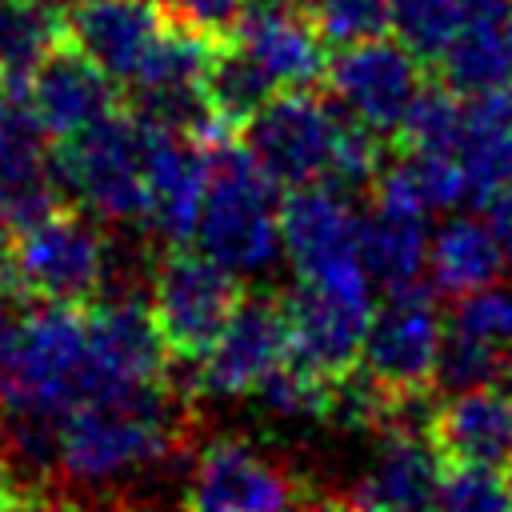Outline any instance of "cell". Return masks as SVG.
Returning a JSON list of instances; mask_svg holds the SVG:
<instances>
[{
	"label": "cell",
	"instance_id": "f35d334b",
	"mask_svg": "<svg viewBox=\"0 0 512 512\" xmlns=\"http://www.w3.org/2000/svg\"><path fill=\"white\" fill-rule=\"evenodd\" d=\"M8 96H12V84H8V76L0 72V108H4V100H8Z\"/></svg>",
	"mask_w": 512,
	"mask_h": 512
},
{
	"label": "cell",
	"instance_id": "5b68a950",
	"mask_svg": "<svg viewBox=\"0 0 512 512\" xmlns=\"http://www.w3.org/2000/svg\"><path fill=\"white\" fill-rule=\"evenodd\" d=\"M112 272V244L100 220L80 208H56L48 220L12 236L4 284L24 300L92 304L104 296Z\"/></svg>",
	"mask_w": 512,
	"mask_h": 512
},
{
	"label": "cell",
	"instance_id": "836d02e7",
	"mask_svg": "<svg viewBox=\"0 0 512 512\" xmlns=\"http://www.w3.org/2000/svg\"><path fill=\"white\" fill-rule=\"evenodd\" d=\"M484 208H488V220H492V228H496V236H500L508 260H512V184L500 188Z\"/></svg>",
	"mask_w": 512,
	"mask_h": 512
},
{
	"label": "cell",
	"instance_id": "7402d4cb",
	"mask_svg": "<svg viewBox=\"0 0 512 512\" xmlns=\"http://www.w3.org/2000/svg\"><path fill=\"white\" fill-rule=\"evenodd\" d=\"M428 232H424V212L376 204L360 220V256L368 264V276L384 288H404L416 284L420 272L428 268Z\"/></svg>",
	"mask_w": 512,
	"mask_h": 512
},
{
	"label": "cell",
	"instance_id": "4316f807",
	"mask_svg": "<svg viewBox=\"0 0 512 512\" xmlns=\"http://www.w3.org/2000/svg\"><path fill=\"white\" fill-rule=\"evenodd\" d=\"M332 392L336 380L324 376L320 368H312L308 360H300L296 352L284 356V364L260 384V400L276 412V416H292V420H328L332 412Z\"/></svg>",
	"mask_w": 512,
	"mask_h": 512
},
{
	"label": "cell",
	"instance_id": "7a4b0ae2",
	"mask_svg": "<svg viewBox=\"0 0 512 512\" xmlns=\"http://www.w3.org/2000/svg\"><path fill=\"white\" fill-rule=\"evenodd\" d=\"M100 400L84 304L32 300L0 336V412L64 420Z\"/></svg>",
	"mask_w": 512,
	"mask_h": 512
},
{
	"label": "cell",
	"instance_id": "6da1fadb",
	"mask_svg": "<svg viewBox=\"0 0 512 512\" xmlns=\"http://www.w3.org/2000/svg\"><path fill=\"white\" fill-rule=\"evenodd\" d=\"M192 440V392L164 384L80 404L60 420V472L84 492H108L168 464Z\"/></svg>",
	"mask_w": 512,
	"mask_h": 512
},
{
	"label": "cell",
	"instance_id": "d4e9b609",
	"mask_svg": "<svg viewBox=\"0 0 512 512\" xmlns=\"http://www.w3.org/2000/svg\"><path fill=\"white\" fill-rule=\"evenodd\" d=\"M276 80L256 64V56L232 36L224 44L212 48L208 72H204V100L212 108V116L232 128L244 132V124L276 96Z\"/></svg>",
	"mask_w": 512,
	"mask_h": 512
},
{
	"label": "cell",
	"instance_id": "52a82bcc",
	"mask_svg": "<svg viewBox=\"0 0 512 512\" xmlns=\"http://www.w3.org/2000/svg\"><path fill=\"white\" fill-rule=\"evenodd\" d=\"M280 244L300 280L372 296V276L360 256V216L336 184L316 180L288 188L280 200Z\"/></svg>",
	"mask_w": 512,
	"mask_h": 512
},
{
	"label": "cell",
	"instance_id": "44dd1931",
	"mask_svg": "<svg viewBox=\"0 0 512 512\" xmlns=\"http://www.w3.org/2000/svg\"><path fill=\"white\" fill-rule=\"evenodd\" d=\"M504 244L492 228V220L476 216H452L428 244V272L432 288L444 296H472L500 280L504 272Z\"/></svg>",
	"mask_w": 512,
	"mask_h": 512
},
{
	"label": "cell",
	"instance_id": "83f0119b",
	"mask_svg": "<svg viewBox=\"0 0 512 512\" xmlns=\"http://www.w3.org/2000/svg\"><path fill=\"white\" fill-rule=\"evenodd\" d=\"M436 512H512V484L492 464H440Z\"/></svg>",
	"mask_w": 512,
	"mask_h": 512
},
{
	"label": "cell",
	"instance_id": "ba28073f",
	"mask_svg": "<svg viewBox=\"0 0 512 512\" xmlns=\"http://www.w3.org/2000/svg\"><path fill=\"white\" fill-rule=\"evenodd\" d=\"M312 484L244 436H212L192 456L184 512H296Z\"/></svg>",
	"mask_w": 512,
	"mask_h": 512
},
{
	"label": "cell",
	"instance_id": "8fae6325",
	"mask_svg": "<svg viewBox=\"0 0 512 512\" xmlns=\"http://www.w3.org/2000/svg\"><path fill=\"white\" fill-rule=\"evenodd\" d=\"M292 352L288 344V320L280 308V296H248L216 336V344L196 360L184 364L188 380H176L192 396H252L260 384L284 364Z\"/></svg>",
	"mask_w": 512,
	"mask_h": 512
},
{
	"label": "cell",
	"instance_id": "3957f363",
	"mask_svg": "<svg viewBox=\"0 0 512 512\" xmlns=\"http://www.w3.org/2000/svg\"><path fill=\"white\" fill-rule=\"evenodd\" d=\"M276 188L280 184L240 136L208 144V192L196 228L200 248L240 276L264 272L280 244Z\"/></svg>",
	"mask_w": 512,
	"mask_h": 512
},
{
	"label": "cell",
	"instance_id": "e575fe53",
	"mask_svg": "<svg viewBox=\"0 0 512 512\" xmlns=\"http://www.w3.org/2000/svg\"><path fill=\"white\" fill-rule=\"evenodd\" d=\"M296 512H364L360 504H356V496H336V492H308L304 500H300V508Z\"/></svg>",
	"mask_w": 512,
	"mask_h": 512
},
{
	"label": "cell",
	"instance_id": "30bf717a",
	"mask_svg": "<svg viewBox=\"0 0 512 512\" xmlns=\"http://www.w3.org/2000/svg\"><path fill=\"white\" fill-rule=\"evenodd\" d=\"M444 324L432 288L404 284L388 288L384 304L372 312L360 368L372 372L396 400H424L436 392Z\"/></svg>",
	"mask_w": 512,
	"mask_h": 512
},
{
	"label": "cell",
	"instance_id": "f546056e",
	"mask_svg": "<svg viewBox=\"0 0 512 512\" xmlns=\"http://www.w3.org/2000/svg\"><path fill=\"white\" fill-rule=\"evenodd\" d=\"M328 44H360L396 28V0H312L308 4Z\"/></svg>",
	"mask_w": 512,
	"mask_h": 512
},
{
	"label": "cell",
	"instance_id": "484cf974",
	"mask_svg": "<svg viewBox=\"0 0 512 512\" xmlns=\"http://www.w3.org/2000/svg\"><path fill=\"white\" fill-rule=\"evenodd\" d=\"M460 124H464V96L448 84H432L412 100L396 132V144L400 152H452L456 156Z\"/></svg>",
	"mask_w": 512,
	"mask_h": 512
},
{
	"label": "cell",
	"instance_id": "277c9868",
	"mask_svg": "<svg viewBox=\"0 0 512 512\" xmlns=\"http://www.w3.org/2000/svg\"><path fill=\"white\" fill-rule=\"evenodd\" d=\"M52 176L64 200L100 224H144L148 176H144V120L116 108L92 128L52 140Z\"/></svg>",
	"mask_w": 512,
	"mask_h": 512
},
{
	"label": "cell",
	"instance_id": "d590c367",
	"mask_svg": "<svg viewBox=\"0 0 512 512\" xmlns=\"http://www.w3.org/2000/svg\"><path fill=\"white\" fill-rule=\"evenodd\" d=\"M20 488H24V484H20V472H16V464L8 460V452L0 448V508H4Z\"/></svg>",
	"mask_w": 512,
	"mask_h": 512
},
{
	"label": "cell",
	"instance_id": "5bb4252c",
	"mask_svg": "<svg viewBox=\"0 0 512 512\" xmlns=\"http://www.w3.org/2000/svg\"><path fill=\"white\" fill-rule=\"evenodd\" d=\"M144 176H148L144 224L164 244H188L196 236L200 212H204L208 148L188 140L184 132H172L156 120H144Z\"/></svg>",
	"mask_w": 512,
	"mask_h": 512
},
{
	"label": "cell",
	"instance_id": "74e56055",
	"mask_svg": "<svg viewBox=\"0 0 512 512\" xmlns=\"http://www.w3.org/2000/svg\"><path fill=\"white\" fill-rule=\"evenodd\" d=\"M8 248H12V228L0 220V272H4V264H8Z\"/></svg>",
	"mask_w": 512,
	"mask_h": 512
},
{
	"label": "cell",
	"instance_id": "8d00e7d4",
	"mask_svg": "<svg viewBox=\"0 0 512 512\" xmlns=\"http://www.w3.org/2000/svg\"><path fill=\"white\" fill-rule=\"evenodd\" d=\"M16 300H20V296L0 280V336H4V332L12 328V320H16V316H12V304H16Z\"/></svg>",
	"mask_w": 512,
	"mask_h": 512
},
{
	"label": "cell",
	"instance_id": "4fadbf2b",
	"mask_svg": "<svg viewBox=\"0 0 512 512\" xmlns=\"http://www.w3.org/2000/svg\"><path fill=\"white\" fill-rule=\"evenodd\" d=\"M280 308L288 320V344L300 360H308L332 380L360 368L368 324L376 312L372 296L336 292L296 276V284L280 292Z\"/></svg>",
	"mask_w": 512,
	"mask_h": 512
},
{
	"label": "cell",
	"instance_id": "9a60e30c",
	"mask_svg": "<svg viewBox=\"0 0 512 512\" xmlns=\"http://www.w3.org/2000/svg\"><path fill=\"white\" fill-rule=\"evenodd\" d=\"M236 40L276 80V88H316L328 80V36L320 32L304 0H260L248 4Z\"/></svg>",
	"mask_w": 512,
	"mask_h": 512
},
{
	"label": "cell",
	"instance_id": "7c38bea8",
	"mask_svg": "<svg viewBox=\"0 0 512 512\" xmlns=\"http://www.w3.org/2000/svg\"><path fill=\"white\" fill-rule=\"evenodd\" d=\"M424 56H416L400 36H376L344 44L332 52L328 88L360 124L388 136L400 132L412 100L424 92Z\"/></svg>",
	"mask_w": 512,
	"mask_h": 512
},
{
	"label": "cell",
	"instance_id": "60d3db41",
	"mask_svg": "<svg viewBox=\"0 0 512 512\" xmlns=\"http://www.w3.org/2000/svg\"><path fill=\"white\" fill-rule=\"evenodd\" d=\"M60 4H76V0H60Z\"/></svg>",
	"mask_w": 512,
	"mask_h": 512
},
{
	"label": "cell",
	"instance_id": "ab89813d",
	"mask_svg": "<svg viewBox=\"0 0 512 512\" xmlns=\"http://www.w3.org/2000/svg\"><path fill=\"white\" fill-rule=\"evenodd\" d=\"M504 476H508V484H512V460H508V464H504Z\"/></svg>",
	"mask_w": 512,
	"mask_h": 512
},
{
	"label": "cell",
	"instance_id": "ac0fdd59",
	"mask_svg": "<svg viewBox=\"0 0 512 512\" xmlns=\"http://www.w3.org/2000/svg\"><path fill=\"white\" fill-rule=\"evenodd\" d=\"M428 444L440 464H492L512 460V392L468 388L436 404L428 416Z\"/></svg>",
	"mask_w": 512,
	"mask_h": 512
},
{
	"label": "cell",
	"instance_id": "ffe728a7",
	"mask_svg": "<svg viewBox=\"0 0 512 512\" xmlns=\"http://www.w3.org/2000/svg\"><path fill=\"white\" fill-rule=\"evenodd\" d=\"M456 160L468 176V196L488 204L512 184V84L480 96H464V124Z\"/></svg>",
	"mask_w": 512,
	"mask_h": 512
},
{
	"label": "cell",
	"instance_id": "4dcf8cb0",
	"mask_svg": "<svg viewBox=\"0 0 512 512\" xmlns=\"http://www.w3.org/2000/svg\"><path fill=\"white\" fill-rule=\"evenodd\" d=\"M160 12H164V20L224 44L236 36V28L248 12V0H160Z\"/></svg>",
	"mask_w": 512,
	"mask_h": 512
},
{
	"label": "cell",
	"instance_id": "8992f818",
	"mask_svg": "<svg viewBox=\"0 0 512 512\" xmlns=\"http://www.w3.org/2000/svg\"><path fill=\"white\" fill-rule=\"evenodd\" d=\"M240 300V272L224 268L204 248L192 252L188 244H168L152 264L148 304L176 364H196L216 344Z\"/></svg>",
	"mask_w": 512,
	"mask_h": 512
},
{
	"label": "cell",
	"instance_id": "2e32d148",
	"mask_svg": "<svg viewBox=\"0 0 512 512\" xmlns=\"http://www.w3.org/2000/svg\"><path fill=\"white\" fill-rule=\"evenodd\" d=\"M20 92L52 140H68V136L92 128L96 120H104L120 108L116 80L100 64H92L72 40H64L24 80Z\"/></svg>",
	"mask_w": 512,
	"mask_h": 512
},
{
	"label": "cell",
	"instance_id": "b9f144b4",
	"mask_svg": "<svg viewBox=\"0 0 512 512\" xmlns=\"http://www.w3.org/2000/svg\"><path fill=\"white\" fill-rule=\"evenodd\" d=\"M304 4H312V0H304Z\"/></svg>",
	"mask_w": 512,
	"mask_h": 512
},
{
	"label": "cell",
	"instance_id": "cb8c5ba5",
	"mask_svg": "<svg viewBox=\"0 0 512 512\" xmlns=\"http://www.w3.org/2000/svg\"><path fill=\"white\" fill-rule=\"evenodd\" d=\"M68 40V8L60 0H0V72L12 88Z\"/></svg>",
	"mask_w": 512,
	"mask_h": 512
},
{
	"label": "cell",
	"instance_id": "603a6c76",
	"mask_svg": "<svg viewBox=\"0 0 512 512\" xmlns=\"http://www.w3.org/2000/svg\"><path fill=\"white\" fill-rule=\"evenodd\" d=\"M440 84L456 88L460 96H480L492 88L512 84V16L504 20H476L460 28L440 56L432 60Z\"/></svg>",
	"mask_w": 512,
	"mask_h": 512
},
{
	"label": "cell",
	"instance_id": "9c48e42d",
	"mask_svg": "<svg viewBox=\"0 0 512 512\" xmlns=\"http://www.w3.org/2000/svg\"><path fill=\"white\" fill-rule=\"evenodd\" d=\"M344 108L328 104L316 88H280L240 132L252 156L280 188L328 180Z\"/></svg>",
	"mask_w": 512,
	"mask_h": 512
},
{
	"label": "cell",
	"instance_id": "e0dca14e",
	"mask_svg": "<svg viewBox=\"0 0 512 512\" xmlns=\"http://www.w3.org/2000/svg\"><path fill=\"white\" fill-rule=\"evenodd\" d=\"M164 32L156 0H76L68 4V40L100 64L120 88H132Z\"/></svg>",
	"mask_w": 512,
	"mask_h": 512
},
{
	"label": "cell",
	"instance_id": "d6a6232c",
	"mask_svg": "<svg viewBox=\"0 0 512 512\" xmlns=\"http://www.w3.org/2000/svg\"><path fill=\"white\" fill-rule=\"evenodd\" d=\"M0 512H76L64 496H52L44 488H20Z\"/></svg>",
	"mask_w": 512,
	"mask_h": 512
},
{
	"label": "cell",
	"instance_id": "1f68e13d",
	"mask_svg": "<svg viewBox=\"0 0 512 512\" xmlns=\"http://www.w3.org/2000/svg\"><path fill=\"white\" fill-rule=\"evenodd\" d=\"M452 324L512 348V288L488 284L472 296H460L456 308H452Z\"/></svg>",
	"mask_w": 512,
	"mask_h": 512
},
{
	"label": "cell",
	"instance_id": "d6986e66",
	"mask_svg": "<svg viewBox=\"0 0 512 512\" xmlns=\"http://www.w3.org/2000/svg\"><path fill=\"white\" fill-rule=\"evenodd\" d=\"M440 456L424 432L392 428L380 436V448L356 484V504L364 512H436Z\"/></svg>",
	"mask_w": 512,
	"mask_h": 512
},
{
	"label": "cell",
	"instance_id": "f1b7e54d",
	"mask_svg": "<svg viewBox=\"0 0 512 512\" xmlns=\"http://www.w3.org/2000/svg\"><path fill=\"white\" fill-rule=\"evenodd\" d=\"M476 24L464 8V0H396V36L424 56L428 64L440 56V48L460 32Z\"/></svg>",
	"mask_w": 512,
	"mask_h": 512
}]
</instances>
